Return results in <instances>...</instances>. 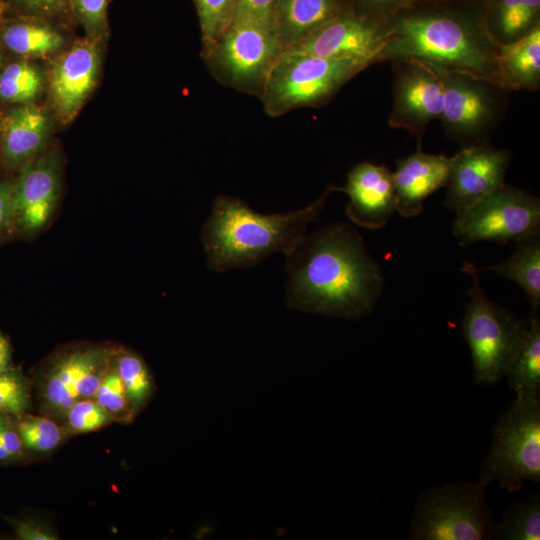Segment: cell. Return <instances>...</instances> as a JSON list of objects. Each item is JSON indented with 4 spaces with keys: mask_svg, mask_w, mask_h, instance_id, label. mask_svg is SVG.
Wrapping results in <instances>:
<instances>
[{
    "mask_svg": "<svg viewBox=\"0 0 540 540\" xmlns=\"http://www.w3.org/2000/svg\"><path fill=\"white\" fill-rule=\"evenodd\" d=\"M540 230L538 197L502 183L456 215L453 234L462 246L477 241L505 244Z\"/></svg>",
    "mask_w": 540,
    "mask_h": 540,
    "instance_id": "obj_10",
    "label": "cell"
},
{
    "mask_svg": "<svg viewBox=\"0 0 540 540\" xmlns=\"http://www.w3.org/2000/svg\"><path fill=\"white\" fill-rule=\"evenodd\" d=\"M349 197L348 218L356 225L376 230L383 227L396 211L392 172L385 165L361 162L347 174L344 187H336Z\"/></svg>",
    "mask_w": 540,
    "mask_h": 540,
    "instance_id": "obj_16",
    "label": "cell"
},
{
    "mask_svg": "<svg viewBox=\"0 0 540 540\" xmlns=\"http://www.w3.org/2000/svg\"><path fill=\"white\" fill-rule=\"evenodd\" d=\"M493 481L509 493L540 482V398L516 397L496 420L478 479L484 487Z\"/></svg>",
    "mask_w": 540,
    "mask_h": 540,
    "instance_id": "obj_6",
    "label": "cell"
},
{
    "mask_svg": "<svg viewBox=\"0 0 540 540\" xmlns=\"http://www.w3.org/2000/svg\"><path fill=\"white\" fill-rule=\"evenodd\" d=\"M116 348L74 343L54 351L31 378L39 413L61 424L74 403L94 398Z\"/></svg>",
    "mask_w": 540,
    "mask_h": 540,
    "instance_id": "obj_8",
    "label": "cell"
},
{
    "mask_svg": "<svg viewBox=\"0 0 540 540\" xmlns=\"http://www.w3.org/2000/svg\"><path fill=\"white\" fill-rule=\"evenodd\" d=\"M389 36L387 23L350 9L289 50L323 58L352 59L371 66L383 61Z\"/></svg>",
    "mask_w": 540,
    "mask_h": 540,
    "instance_id": "obj_13",
    "label": "cell"
},
{
    "mask_svg": "<svg viewBox=\"0 0 540 540\" xmlns=\"http://www.w3.org/2000/svg\"><path fill=\"white\" fill-rule=\"evenodd\" d=\"M526 338L505 377L516 397L540 398V321L532 315Z\"/></svg>",
    "mask_w": 540,
    "mask_h": 540,
    "instance_id": "obj_25",
    "label": "cell"
},
{
    "mask_svg": "<svg viewBox=\"0 0 540 540\" xmlns=\"http://www.w3.org/2000/svg\"><path fill=\"white\" fill-rule=\"evenodd\" d=\"M387 27L383 61L418 60L498 85L499 44L486 26L482 0H418L394 15Z\"/></svg>",
    "mask_w": 540,
    "mask_h": 540,
    "instance_id": "obj_2",
    "label": "cell"
},
{
    "mask_svg": "<svg viewBox=\"0 0 540 540\" xmlns=\"http://www.w3.org/2000/svg\"><path fill=\"white\" fill-rule=\"evenodd\" d=\"M274 0H239L237 11L246 13L271 26Z\"/></svg>",
    "mask_w": 540,
    "mask_h": 540,
    "instance_id": "obj_39",
    "label": "cell"
},
{
    "mask_svg": "<svg viewBox=\"0 0 540 540\" xmlns=\"http://www.w3.org/2000/svg\"><path fill=\"white\" fill-rule=\"evenodd\" d=\"M45 113L22 104L5 115L2 123L1 154L10 166L25 164L43 147L48 135Z\"/></svg>",
    "mask_w": 540,
    "mask_h": 540,
    "instance_id": "obj_20",
    "label": "cell"
},
{
    "mask_svg": "<svg viewBox=\"0 0 540 540\" xmlns=\"http://www.w3.org/2000/svg\"><path fill=\"white\" fill-rule=\"evenodd\" d=\"M350 1V0H349Z\"/></svg>",
    "mask_w": 540,
    "mask_h": 540,
    "instance_id": "obj_45",
    "label": "cell"
},
{
    "mask_svg": "<svg viewBox=\"0 0 540 540\" xmlns=\"http://www.w3.org/2000/svg\"><path fill=\"white\" fill-rule=\"evenodd\" d=\"M368 67L352 59L323 58L287 50L274 63L258 98L271 117L299 108L321 107Z\"/></svg>",
    "mask_w": 540,
    "mask_h": 540,
    "instance_id": "obj_5",
    "label": "cell"
},
{
    "mask_svg": "<svg viewBox=\"0 0 540 540\" xmlns=\"http://www.w3.org/2000/svg\"><path fill=\"white\" fill-rule=\"evenodd\" d=\"M13 365L12 347L8 338L0 330V372Z\"/></svg>",
    "mask_w": 540,
    "mask_h": 540,
    "instance_id": "obj_41",
    "label": "cell"
},
{
    "mask_svg": "<svg viewBox=\"0 0 540 540\" xmlns=\"http://www.w3.org/2000/svg\"><path fill=\"white\" fill-rule=\"evenodd\" d=\"M3 8L18 16L54 18L70 11V0H3Z\"/></svg>",
    "mask_w": 540,
    "mask_h": 540,
    "instance_id": "obj_36",
    "label": "cell"
},
{
    "mask_svg": "<svg viewBox=\"0 0 540 540\" xmlns=\"http://www.w3.org/2000/svg\"><path fill=\"white\" fill-rule=\"evenodd\" d=\"M494 520L478 481L446 483L424 491L413 511L410 540L493 539Z\"/></svg>",
    "mask_w": 540,
    "mask_h": 540,
    "instance_id": "obj_7",
    "label": "cell"
},
{
    "mask_svg": "<svg viewBox=\"0 0 540 540\" xmlns=\"http://www.w3.org/2000/svg\"><path fill=\"white\" fill-rule=\"evenodd\" d=\"M108 4L109 0H70V12L92 40L100 38L107 30Z\"/></svg>",
    "mask_w": 540,
    "mask_h": 540,
    "instance_id": "obj_34",
    "label": "cell"
},
{
    "mask_svg": "<svg viewBox=\"0 0 540 540\" xmlns=\"http://www.w3.org/2000/svg\"><path fill=\"white\" fill-rule=\"evenodd\" d=\"M112 360L124 385L130 409L136 417L156 391L153 375L140 355L123 347L116 348Z\"/></svg>",
    "mask_w": 540,
    "mask_h": 540,
    "instance_id": "obj_26",
    "label": "cell"
},
{
    "mask_svg": "<svg viewBox=\"0 0 540 540\" xmlns=\"http://www.w3.org/2000/svg\"><path fill=\"white\" fill-rule=\"evenodd\" d=\"M60 193L59 165L53 154L23 164L12 186L13 226L26 234L40 231L49 222Z\"/></svg>",
    "mask_w": 540,
    "mask_h": 540,
    "instance_id": "obj_15",
    "label": "cell"
},
{
    "mask_svg": "<svg viewBox=\"0 0 540 540\" xmlns=\"http://www.w3.org/2000/svg\"><path fill=\"white\" fill-rule=\"evenodd\" d=\"M511 154L483 142L451 157L445 205L456 215L504 183Z\"/></svg>",
    "mask_w": 540,
    "mask_h": 540,
    "instance_id": "obj_14",
    "label": "cell"
},
{
    "mask_svg": "<svg viewBox=\"0 0 540 540\" xmlns=\"http://www.w3.org/2000/svg\"><path fill=\"white\" fill-rule=\"evenodd\" d=\"M19 16L4 24L1 39L12 52L24 57H42L62 46L63 37L46 19ZM50 18V17H49Z\"/></svg>",
    "mask_w": 540,
    "mask_h": 540,
    "instance_id": "obj_24",
    "label": "cell"
},
{
    "mask_svg": "<svg viewBox=\"0 0 540 540\" xmlns=\"http://www.w3.org/2000/svg\"><path fill=\"white\" fill-rule=\"evenodd\" d=\"M12 186L0 181V239L13 226Z\"/></svg>",
    "mask_w": 540,
    "mask_h": 540,
    "instance_id": "obj_40",
    "label": "cell"
},
{
    "mask_svg": "<svg viewBox=\"0 0 540 540\" xmlns=\"http://www.w3.org/2000/svg\"><path fill=\"white\" fill-rule=\"evenodd\" d=\"M3 15H4V9L2 5L0 4V19H2Z\"/></svg>",
    "mask_w": 540,
    "mask_h": 540,
    "instance_id": "obj_43",
    "label": "cell"
},
{
    "mask_svg": "<svg viewBox=\"0 0 540 540\" xmlns=\"http://www.w3.org/2000/svg\"><path fill=\"white\" fill-rule=\"evenodd\" d=\"M99 53L92 40L69 49L53 65L50 92L60 116L69 121L92 91L99 71Z\"/></svg>",
    "mask_w": 540,
    "mask_h": 540,
    "instance_id": "obj_17",
    "label": "cell"
},
{
    "mask_svg": "<svg viewBox=\"0 0 540 540\" xmlns=\"http://www.w3.org/2000/svg\"><path fill=\"white\" fill-rule=\"evenodd\" d=\"M350 9L349 0H274L271 28L286 51Z\"/></svg>",
    "mask_w": 540,
    "mask_h": 540,
    "instance_id": "obj_19",
    "label": "cell"
},
{
    "mask_svg": "<svg viewBox=\"0 0 540 540\" xmlns=\"http://www.w3.org/2000/svg\"><path fill=\"white\" fill-rule=\"evenodd\" d=\"M286 258L285 304L290 309L358 319L372 312L381 296L380 267L348 223L306 234Z\"/></svg>",
    "mask_w": 540,
    "mask_h": 540,
    "instance_id": "obj_1",
    "label": "cell"
},
{
    "mask_svg": "<svg viewBox=\"0 0 540 540\" xmlns=\"http://www.w3.org/2000/svg\"><path fill=\"white\" fill-rule=\"evenodd\" d=\"M493 539L539 540V494H532L526 501L509 506L504 512L501 520L495 523Z\"/></svg>",
    "mask_w": 540,
    "mask_h": 540,
    "instance_id": "obj_28",
    "label": "cell"
},
{
    "mask_svg": "<svg viewBox=\"0 0 540 540\" xmlns=\"http://www.w3.org/2000/svg\"><path fill=\"white\" fill-rule=\"evenodd\" d=\"M0 4H1V5H2V7H3V0H0ZM3 9H4V8H3Z\"/></svg>",
    "mask_w": 540,
    "mask_h": 540,
    "instance_id": "obj_44",
    "label": "cell"
},
{
    "mask_svg": "<svg viewBox=\"0 0 540 540\" xmlns=\"http://www.w3.org/2000/svg\"><path fill=\"white\" fill-rule=\"evenodd\" d=\"M483 15L498 44L512 42L540 26V0H482Z\"/></svg>",
    "mask_w": 540,
    "mask_h": 540,
    "instance_id": "obj_22",
    "label": "cell"
},
{
    "mask_svg": "<svg viewBox=\"0 0 540 540\" xmlns=\"http://www.w3.org/2000/svg\"><path fill=\"white\" fill-rule=\"evenodd\" d=\"M437 71L444 85L440 120L447 136L462 147L487 142L504 117L508 91L469 74Z\"/></svg>",
    "mask_w": 540,
    "mask_h": 540,
    "instance_id": "obj_11",
    "label": "cell"
},
{
    "mask_svg": "<svg viewBox=\"0 0 540 540\" xmlns=\"http://www.w3.org/2000/svg\"><path fill=\"white\" fill-rule=\"evenodd\" d=\"M12 459L10 458L9 454L7 453L6 449L4 448L1 440H0V464L1 465H7L12 464Z\"/></svg>",
    "mask_w": 540,
    "mask_h": 540,
    "instance_id": "obj_42",
    "label": "cell"
},
{
    "mask_svg": "<svg viewBox=\"0 0 540 540\" xmlns=\"http://www.w3.org/2000/svg\"><path fill=\"white\" fill-rule=\"evenodd\" d=\"M451 157L428 154L418 148L414 154L397 161L393 174L396 211L412 217L423 210V202L431 194L446 187Z\"/></svg>",
    "mask_w": 540,
    "mask_h": 540,
    "instance_id": "obj_18",
    "label": "cell"
},
{
    "mask_svg": "<svg viewBox=\"0 0 540 540\" xmlns=\"http://www.w3.org/2000/svg\"><path fill=\"white\" fill-rule=\"evenodd\" d=\"M33 386L20 367L14 364L0 372V413L18 417L30 412Z\"/></svg>",
    "mask_w": 540,
    "mask_h": 540,
    "instance_id": "obj_31",
    "label": "cell"
},
{
    "mask_svg": "<svg viewBox=\"0 0 540 540\" xmlns=\"http://www.w3.org/2000/svg\"><path fill=\"white\" fill-rule=\"evenodd\" d=\"M116 423L93 398L74 403L65 413L61 425L70 436L85 434Z\"/></svg>",
    "mask_w": 540,
    "mask_h": 540,
    "instance_id": "obj_33",
    "label": "cell"
},
{
    "mask_svg": "<svg viewBox=\"0 0 540 540\" xmlns=\"http://www.w3.org/2000/svg\"><path fill=\"white\" fill-rule=\"evenodd\" d=\"M200 27L204 58L232 23L239 0H193Z\"/></svg>",
    "mask_w": 540,
    "mask_h": 540,
    "instance_id": "obj_29",
    "label": "cell"
},
{
    "mask_svg": "<svg viewBox=\"0 0 540 540\" xmlns=\"http://www.w3.org/2000/svg\"><path fill=\"white\" fill-rule=\"evenodd\" d=\"M418 0H350L351 10L387 23L402 9Z\"/></svg>",
    "mask_w": 540,
    "mask_h": 540,
    "instance_id": "obj_37",
    "label": "cell"
},
{
    "mask_svg": "<svg viewBox=\"0 0 540 540\" xmlns=\"http://www.w3.org/2000/svg\"><path fill=\"white\" fill-rule=\"evenodd\" d=\"M490 270L497 275L517 282L525 291L532 307V315H537L540 306V230L516 240L512 255L500 263L478 269Z\"/></svg>",
    "mask_w": 540,
    "mask_h": 540,
    "instance_id": "obj_23",
    "label": "cell"
},
{
    "mask_svg": "<svg viewBox=\"0 0 540 540\" xmlns=\"http://www.w3.org/2000/svg\"><path fill=\"white\" fill-rule=\"evenodd\" d=\"M15 422L27 456L51 454L69 438L58 421L42 414L27 412L15 417Z\"/></svg>",
    "mask_w": 540,
    "mask_h": 540,
    "instance_id": "obj_27",
    "label": "cell"
},
{
    "mask_svg": "<svg viewBox=\"0 0 540 540\" xmlns=\"http://www.w3.org/2000/svg\"><path fill=\"white\" fill-rule=\"evenodd\" d=\"M42 85V74L36 66L25 61L13 62L0 72V99L26 104L38 96Z\"/></svg>",
    "mask_w": 540,
    "mask_h": 540,
    "instance_id": "obj_30",
    "label": "cell"
},
{
    "mask_svg": "<svg viewBox=\"0 0 540 540\" xmlns=\"http://www.w3.org/2000/svg\"><path fill=\"white\" fill-rule=\"evenodd\" d=\"M0 440L13 463L27 457L14 416L0 413Z\"/></svg>",
    "mask_w": 540,
    "mask_h": 540,
    "instance_id": "obj_38",
    "label": "cell"
},
{
    "mask_svg": "<svg viewBox=\"0 0 540 540\" xmlns=\"http://www.w3.org/2000/svg\"><path fill=\"white\" fill-rule=\"evenodd\" d=\"M462 270L472 278L461 326L471 352L474 383L492 385L505 377L526 338L529 322L486 295L473 263L464 261Z\"/></svg>",
    "mask_w": 540,
    "mask_h": 540,
    "instance_id": "obj_4",
    "label": "cell"
},
{
    "mask_svg": "<svg viewBox=\"0 0 540 540\" xmlns=\"http://www.w3.org/2000/svg\"><path fill=\"white\" fill-rule=\"evenodd\" d=\"M283 52L271 26L237 11L228 29L203 59L220 84L258 97Z\"/></svg>",
    "mask_w": 540,
    "mask_h": 540,
    "instance_id": "obj_9",
    "label": "cell"
},
{
    "mask_svg": "<svg viewBox=\"0 0 540 540\" xmlns=\"http://www.w3.org/2000/svg\"><path fill=\"white\" fill-rule=\"evenodd\" d=\"M333 191L336 187L330 185L303 208L271 214L256 212L239 198L217 196L200 235L208 268L216 272L247 269L277 252L288 256L303 240L308 225L320 215Z\"/></svg>",
    "mask_w": 540,
    "mask_h": 540,
    "instance_id": "obj_3",
    "label": "cell"
},
{
    "mask_svg": "<svg viewBox=\"0 0 540 540\" xmlns=\"http://www.w3.org/2000/svg\"><path fill=\"white\" fill-rule=\"evenodd\" d=\"M393 103L389 126L415 134L419 141L428 124L440 119L444 105V85L440 73L412 59L392 61Z\"/></svg>",
    "mask_w": 540,
    "mask_h": 540,
    "instance_id": "obj_12",
    "label": "cell"
},
{
    "mask_svg": "<svg viewBox=\"0 0 540 540\" xmlns=\"http://www.w3.org/2000/svg\"><path fill=\"white\" fill-rule=\"evenodd\" d=\"M3 520L11 527L18 540H58L55 529L43 519L28 514L4 516Z\"/></svg>",
    "mask_w": 540,
    "mask_h": 540,
    "instance_id": "obj_35",
    "label": "cell"
},
{
    "mask_svg": "<svg viewBox=\"0 0 540 540\" xmlns=\"http://www.w3.org/2000/svg\"><path fill=\"white\" fill-rule=\"evenodd\" d=\"M93 399L110 414L116 423L130 424L133 422L135 416L130 409L124 385L115 369L112 358Z\"/></svg>",
    "mask_w": 540,
    "mask_h": 540,
    "instance_id": "obj_32",
    "label": "cell"
},
{
    "mask_svg": "<svg viewBox=\"0 0 540 540\" xmlns=\"http://www.w3.org/2000/svg\"><path fill=\"white\" fill-rule=\"evenodd\" d=\"M498 85L508 92L540 87V26L526 35L498 45Z\"/></svg>",
    "mask_w": 540,
    "mask_h": 540,
    "instance_id": "obj_21",
    "label": "cell"
}]
</instances>
